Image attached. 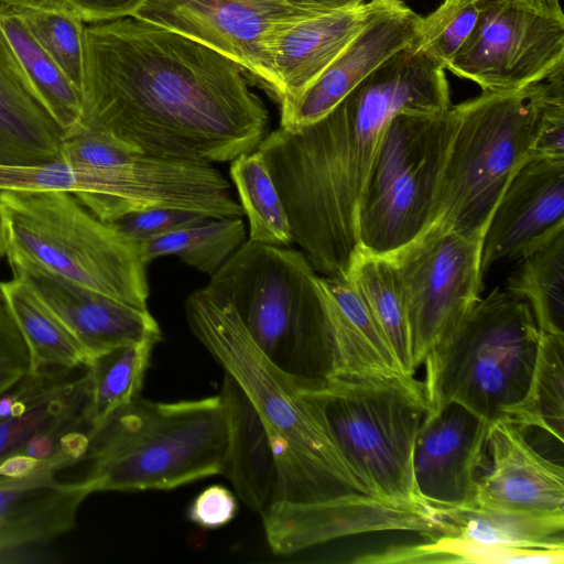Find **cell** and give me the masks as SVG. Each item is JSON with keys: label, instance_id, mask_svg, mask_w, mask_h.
Segmentation results:
<instances>
[{"label": "cell", "instance_id": "20", "mask_svg": "<svg viewBox=\"0 0 564 564\" xmlns=\"http://www.w3.org/2000/svg\"><path fill=\"white\" fill-rule=\"evenodd\" d=\"M561 225H564V160L530 159L510 181L487 226L482 274L500 260L519 259Z\"/></svg>", "mask_w": 564, "mask_h": 564}, {"label": "cell", "instance_id": "24", "mask_svg": "<svg viewBox=\"0 0 564 564\" xmlns=\"http://www.w3.org/2000/svg\"><path fill=\"white\" fill-rule=\"evenodd\" d=\"M229 442L223 474L240 500L259 514L274 503L276 466L264 424L237 381L225 372L221 391Z\"/></svg>", "mask_w": 564, "mask_h": 564}, {"label": "cell", "instance_id": "6", "mask_svg": "<svg viewBox=\"0 0 564 564\" xmlns=\"http://www.w3.org/2000/svg\"><path fill=\"white\" fill-rule=\"evenodd\" d=\"M0 252L78 285L148 308L141 245L64 191L0 192Z\"/></svg>", "mask_w": 564, "mask_h": 564}, {"label": "cell", "instance_id": "8", "mask_svg": "<svg viewBox=\"0 0 564 564\" xmlns=\"http://www.w3.org/2000/svg\"><path fill=\"white\" fill-rule=\"evenodd\" d=\"M541 332L529 304L499 289L479 297L426 354L430 410L456 402L492 422L523 397Z\"/></svg>", "mask_w": 564, "mask_h": 564}, {"label": "cell", "instance_id": "34", "mask_svg": "<svg viewBox=\"0 0 564 564\" xmlns=\"http://www.w3.org/2000/svg\"><path fill=\"white\" fill-rule=\"evenodd\" d=\"M230 176L249 220V241L289 247L290 220L262 154L254 150L234 159Z\"/></svg>", "mask_w": 564, "mask_h": 564}, {"label": "cell", "instance_id": "33", "mask_svg": "<svg viewBox=\"0 0 564 564\" xmlns=\"http://www.w3.org/2000/svg\"><path fill=\"white\" fill-rule=\"evenodd\" d=\"M154 345L143 341L118 347L85 366L89 382L86 417L90 436L112 413L139 395Z\"/></svg>", "mask_w": 564, "mask_h": 564}, {"label": "cell", "instance_id": "1", "mask_svg": "<svg viewBox=\"0 0 564 564\" xmlns=\"http://www.w3.org/2000/svg\"><path fill=\"white\" fill-rule=\"evenodd\" d=\"M246 70L166 28L121 18L84 31L77 127L145 155L227 162L257 150L269 115Z\"/></svg>", "mask_w": 564, "mask_h": 564}, {"label": "cell", "instance_id": "42", "mask_svg": "<svg viewBox=\"0 0 564 564\" xmlns=\"http://www.w3.org/2000/svg\"><path fill=\"white\" fill-rule=\"evenodd\" d=\"M83 22L99 23L132 17L144 0H57Z\"/></svg>", "mask_w": 564, "mask_h": 564}, {"label": "cell", "instance_id": "28", "mask_svg": "<svg viewBox=\"0 0 564 564\" xmlns=\"http://www.w3.org/2000/svg\"><path fill=\"white\" fill-rule=\"evenodd\" d=\"M507 291L524 300L542 333L564 335V225L525 250Z\"/></svg>", "mask_w": 564, "mask_h": 564}, {"label": "cell", "instance_id": "35", "mask_svg": "<svg viewBox=\"0 0 564 564\" xmlns=\"http://www.w3.org/2000/svg\"><path fill=\"white\" fill-rule=\"evenodd\" d=\"M82 95L84 82L83 20L57 0L36 7L11 8Z\"/></svg>", "mask_w": 564, "mask_h": 564}, {"label": "cell", "instance_id": "32", "mask_svg": "<svg viewBox=\"0 0 564 564\" xmlns=\"http://www.w3.org/2000/svg\"><path fill=\"white\" fill-rule=\"evenodd\" d=\"M245 241L246 226L241 217H207L140 245L147 264L161 257L175 256L212 276Z\"/></svg>", "mask_w": 564, "mask_h": 564}, {"label": "cell", "instance_id": "14", "mask_svg": "<svg viewBox=\"0 0 564 564\" xmlns=\"http://www.w3.org/2000/svg\"><path fill=\"white\" fill-rule=\"evenodd\" d=\"M84 369L30 371L0 395V466L22 457L64 469L85 459L90 426Z\"/></svg>", "mask_w": 564, "mask_h": 564}, {"label": "cell", "instance_id": "30", "mask_svg": "<svg viewBox=\"0 0 564 564\" xmlns=\"http://www.w3.org/2000/svg\"><path fill=\"white\" fill-rule=\"evenodd\" d=\"M346 275L367 303L402 372L414 377L405 303L390 259L358 248Z\"/></svg>", "mask_w": 564, "mask_h": 564}, {"label": "cell", "instance_id": "29", "mask_svg": "<svg viewBox=\"0 0 564 564\" xmlns=\"http://www.w3.org/2000/svg\"><path fill=\"white\" fill-rule=\"evenodd\" d=\"M0 32L37 98L63 133L74 130L80 121V93L39 44L13 9H0Z\"/></svg>", "mask_w": 564, "mask_h": 564}, {"label": "cell", "instance_id": "2", "mask_svg": "<svg viewBox=\"0 0 564 564\" xmlns=\"http://www.w3.org/2000/svg\"><path fill=\"white\" fill-rule=\"evenodd\" d=\"M451 106L444 69L410 44L319 120L267 133L257 150L283 202L293 242L318 274L348 272L358 250V199L389 120Z\"/></svg>", "mask_w": 564, "mask_h": 564}, {"label": "cell", "instance_id": "27", "mask_svg": "<svg viewBox=\"0 0 564 564\" xmlns=\"http://www.w3.org/2000/svg\"><path fill=\"white\" fill-rule=\"evenodd\" d=\"M443 521L438 536L523 549L564 550V514L532 516L482 508L435 507Z\"/></svg>", "mask_w": 564, "mask_h": 564}, {"label": "cell", "instance_id": "21", "mask_svg": "<svg viewBox=\"0 0 564 564\" xmlns=\"http://www.w3.org/2000/svg\"><path fill=\"white\" fill-rule=\"evenodd\" d=\"M42 467L0 475V557L25 556L32 549L72 531L83 501L93 494L83 478L61 481Z\"/></svg>", "mask_w": 564, "mask_h": 564}, {"label": "cell", "instance_id": "44", "mask_svg": "<svg viewBox=\"0 0 564 564\" xmlns=\"http://www.w3.org/2000/svg\"><path fill=\"white\" fill-rule=\"evenodd\" d=\"M46 1L47 0H0V9L36 7Z\"/></svg>", "mask_w": 564, "mask_h": 564}, {"label": "cell", "instance_id": "10", "mask_svg": "<svg viewBox=\"0 0 564 564\" xmlns=\"http://www.w3.org/2000/svg\"><path fill=\"white\" fill-rule=\"evenodd\" d=\"M457 122L455 106L402 111L389 120L356 208L360 250L390 257L435 221Z\"/></svg>", "mask_w": 564, "mask_h": 564}, {"label": "cell", "instance_id": "25", "mask_svg": "<svg viewBox=\"0 0 564 564\" xmlns=\"http://www.w3.org/2000/svg\"><path fill=\"white\" fill-rule=\"evenodd\" d=\"M324 281L337 306L333 377L386 379L406 376L349 278L324 276Z\"/></svg>", "mask_w": 564, "mask_h": 564}, {"label": "cell", "instance_id": "22", "mask_svg": "<svg viewBox=\"0 0 564 564\" xmlns=\"http://www.w3.org/2000/svg\"><path fill=\"white\" fill-rule=\"evenodd\" d=\"M375 0L301 21L273 48L278 101L301 94L330 65L369 20Z\"/></svg>", "mask_w": 564, "mask_h": 564}, {"label": "cell", "instance_id": "39", "mask_svg": "<svg viewBox=\"0 0 564 564\" xmlns=\"http://www.w3.org/2000/svg\"><path fill=\"white\" fill-rule=\"evenodd\" d=\"M207 217L184 209L154 208L124 215L109 224L126 237L141 243L196 224Z\"/></svg>", "mask_w": 564, "mask_h": 564}, {"label": "cell", "instance_id": "45", "mask_svg": "<svg viewBox=\"0 0 564 564\" xmlns=\"http://www.w3.org/2000/svg\"><path fill=\"white\" fill-rule=\"evenodd\" d=\"M1 258H2V257H1V252H0V259H1Z\"/></svg>", "mask_w": 564, "mask_h": 564}, {"label": "cell", "instance_id": "40", "mask_svg": "<svg viewBox=\"0 0 564 564\" xmlns=\"http://www.w3.org/2000/svg\"><path fill=\"white\" fill-rule=\"evenodd\" d=\"M30 371L28 348L0 295V395Z\"/></svg>", "mask_w": 564, "mask_h": 564}, {"label": "cell", "instance_id": "43", "mask_svg": "<svg viewBox=\"0 0 564 564\" xmlns=\"http://www.w3.org/2000/svg\"><path fill=\"white\" fill-rule=\"evenodd\" d=\"M354 563H445L441 555L425 550L422 544L392 546L378 552L359 555Z\"/></svg>", "mask_w": 564, "mask_h": 564}, {"label": "cell", "instance_id": "36", "mask_svg": "<svg viewBox=\"0 0 564 564\" xmlns=\"http://www.w3.org/2000/svg\"><path fill=\"white\" fill-rule=\"evenodd\" d=\"M478 14V0H444L422 18L413 48L446 69L471 34Z\"/></svg>", "mask_w": 564, "mask_h": 564}, {"label": "cell", "instance_id": "5", "mask_svg": "<svg viewBox=\"0 0 564 564\" xmlns=\"http://www.w3.org/2000/svg\"><path fill=\"white\" fill-rule=\"evenodd\" d=\"M228 442L220 394L177 402L138 395L90 436L84 479L93 492L174 489L221 475Z\"/></svg>", "mask_w": 564, "mask_h": 564}, {"label": "cell", "instance_id": "11", "mask_svg": "<svg viewBox=\"0 0 564 564\" xmlns=\"http://www.w3.org/2000/svg\"><path fill=\"white\" fill-rule=\"evenodd\" d=\"M365 0H144L132 18L186 35L226 55L278 101L273 48L292 25Z\"/></svg>", "mask_w": 564, "mask_h": 564}, {"label": "cell", "instance_id": "37", "mask_svg": "<svg viewBox=\"0 0 564 564\" xmlns=\"http://www.w3.org/2000/svg\"><path fill=\"white\" fill-rule=\"evenodd\" d=\"M422 546L458 564H563L564 550L523 549L453 536H435Z\"/></svg>", "mask_w": 564, "mask_h": 564}, {"label": "cell", "instance_id": "18", "mask_svg": "<svg viewBox=\"0 0 564 564\" xmlns=\"http://www.w3.org/2000/svg\"><path fill=\"white\" fill-rule=\"evenodd\" d=\"M9 264L75 336L88 362L118 347L162 339L148 308L118 301L28 262Z\"/></svg>", "mask_w": 564, "mask_h": 564}, {"label": "cell", "instance_id": "3", "mask_svg": "<svg viewBox=\"0 0 564 564\" xmlns=\"http://www.w3.org/2000/svg\"><path fill=\"white\" fill-rule=\"evenodd\" d=\"M185 313L194 336L247 394L267 430L276 466L275 502L369 495L299 389L256 345L235 310L204 288Z\"/></svg>", "mask_w": 564, "mask_h": 564}, {"label": "cell", "instance_id": "13", "mask_svg": "<svg viewBox=\"0 0 564 564\" xmlns=\"http://www.w3.org/2000/svg\"><path fill=\"white\" fill-rule=\"evenodd\" d=\"M476 25L447 68L482 91L544 80L564 65L558 0H478Z\"/></svg>", "mask_w": 564, "mask_h": 564}, {"label": "cell", "instance_id": "15", "mask_svg": "<svg viewBox=\"0 0 564 564\" xmlns=\"http://www.w3.org/2000/svg\"><path fill=\"white\" fill-rule=\"evenodd\" d=\"M261 518L268 544L279 555L365 533L410 531L433 539L443 531L435 507L401 506L366 494L307 503L275 502Z\"/></svg>", "mask_w": 564, "mask_h": 564}, {"label": "cell", "instance_id": "7", "mask_svg": "<svg viewBox=\"0 0 564 564\" xmlns=\"http://www.w3.org/2000/svg\"><path fill=\"white\" fill-rule=\"evenodd\" d=\"M370 496L433 510L417 492L413 449L430 411L423 381L332 377L299 390Z\"/></svg>", "mask_w": 564, "mask_h": 564}, {"label": "cell", "instance_id": "17", "mask_svg": "<svg viewBox=\"0 0 564 564\" xmlns=\"http://www.w3.org/2000/svg\"><path fill=\"white\" fill-rule=\"evenodd\" d=\"M490 422L456 402L426 414L413 449V475L421 498L433 507L476 502Z\"/></svg>", "mask_w": 564, "mask_h": 564}, {"label": "cell", "instance_id": "23", "mask_svg": "<svg viewBox=\"0 0 564 564\" xmlns=\"http://www.w3.org/2000/svg\"><path fill=\"white\" fill-rule=\"evenodd\" d=\"M63 134L0 32V164L58 161Z\"/></svg>", "mask_w": 564, "mask_h": 564}, {"label": "cell", "instance_id": "38", "mask_svg": "<svg viewBox=\"0 0 564 564\" xmlns=\"http://www.w3.org/2000/svg\"><path fill=\"white\" fill-rule=\"evenodd\" d=\"M140 152L97 131L76 127L63 135L61 160L75 165L109 167L133 160Z\"/></svg>", "mask_w": 564, "mask_h": 564}, {"label": "cell", "instance_id": "19", "mask_svg": "<svg viewBox=\"0 0 564 564\" xmlns=\"http://www.w3.org/2000/svg\"><path fill=\"white\" fill-rule=\"evenodd\" d=\"M487 452L491 466L478 478L476 505L532 516L564 514L563 466L535 451L514 423H490Z\"/></svg>", "mask_w": 564, "mask_h": 564}, {"label": "cell", "instance_id": "16", "mask_svg": "<svg viewBox=\"0 0 564 564\" xmlns=\"http://www.w3.org/2000/svg\"><path fill=\"white\" fill-rule=\"evenodd\" d=\"M421 20L403 0H375L367 23L319 77L296 97L280 102V128L297 131L326 116L378 66L414 41Z\"/></svg>", "mask_w": 564, "mask_h": 564}, {"label": "cell", "instance_id": "26", "mask_svg": "<svg viewBox=\"0 0 564 564\" xmlns=\"http://www.w3.org/2000/svg\"><path fill=\"white\" fill-rule=\"evenodd\" d=\"M0 295L29 351L31 371L82 369L88 356L75 336L21 274L0 282Z\"/></svg>", "mask_w": 564, "mask_h": 564}, {"label": "cell", "instance_id": "4", "mask_svg": "<svg viewBox=\"0 0 564 564\" xmlns=\"http://www.w3.org/2000/svg\"><path fill=\"white\" fill-rule=\"evenodd\" d=\"M204 289L235 310L256 345L297 389L334 376L337 306L301 251L245 241Z\"/></svg>", "mask_w": 564, "mask_h": 564}, {"label": "cell", "instance_id": "31", "mask_svg": "<svg viewBox=\"0 0 564 564\" xmlns=\"http://www.w3.org/2000/svg\"><path fill=\"white\" fill-rule=\"evenodd\" d=\"M506 419L520 430L536 427L564 440V335L542 333L533 370L521 400Z\"/></svg>", "mask_w": 564, "mask_h": 564}, {"label": "cell", "instance_id": "41", "mask_svg": "<svg viewBox=\"0 0 564 564\" xmlns=\"http://www.w3.org/2000/svg\"><path fill=\"white\" fill-rule=\"evenodd\" d=\"M237 510L235 495L225 486L212 485L193 500L188 519L203 529H217L229 523Z\"/></svg>", "mask_w": 564, "mask_h": 564}, {"label": "cell", "instance_id": "9", "mask_svg": "<svg viewBox=\"0 0 564 564\" xmlns=\"http://www.w3.org/2000/svg\"><path fill=\"white\" fill-rule=\"evenodd\" d=\"M550 91L546 78L482 91L456 105L457 128L445 163L435 221L485 234L512 177L530 159Z\"/></svg>", "mask_w": 564, "mask_h": 564}, {"label": "cell", "instance_id": "12", "mask_svg": "<svg viewBox=\"0 0 564 564\" xmlns=\"http://www.w3.org/2000/svg\"><path fill=\"white\" fill-rule=\"evenodd\" d=\"M484 237L434 221L388 257L405 303L415 371L430 349L480 297Z\"/></svg>", "mask_w": 564, "mask_h": 564}]
</instances>
